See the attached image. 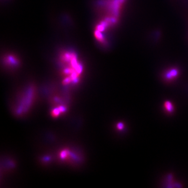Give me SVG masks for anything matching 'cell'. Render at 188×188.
I'll return each instance as SVG.
<instances>
[{
	"mask_svg": "<svg viewBox=\"0 0 188 188\" xmlns=\"http://www.w3.org/2000/svg\"><path fill=\"white\" fill-rule=\"evenodd\" d=\"M4 62L6 66L11 68H16L19 62L17 57L11 54L5 55L4 56Z\"/></svg>",
	"mask_w": 188,
	"mask_h": 188,
	"instance_id": "cell-2",
	"label": "cell"
},
{
	"mask_svg": "<svg viewBox=\"0 0 188 188\" xmlns=\"http://www.w3.org/2000/svg\"><path fill=\"white\" fill-rule=\"evenodd\" d=\"M178 75V71L176 69H171L166 71L164 76L165 80L167 81H171L175 79Z\"/></svg>",
	"mask_w": 188,
	"mask_h": 188,
	"instance_id": "cell-3",
	"label": "cell"
},
{
	"mask_svg": "<svg viewBox=\"0 0 188 188\" xmlns=\"http://www.w3.org/2000/svg\"><path fill=\"white\" fill-rule=\"evenodd\" d=\"M123 125L122 124V123H119V124H118V129H119L120 130H122L123 129Z\"/></svg>",
	"mask_w": 188,
	"mask_h": 188,
	"instance_id": "cell-5",
	"label": "cell"
},
{
	"mask_svg": "<svg viewBox=\"0 0 188 188\" xmlns=\"http://www.w3.org/2000/svg\"><path fill=\"white\" fill-rule=\"evenodd\" d=\"M59 61L64 67L63 74L67 76L64 83L76 81L83 71V67L76 53L71 50L63 51L60 54Z\"/></svg>",
	"mask_w": 188,
	"mask_h": 188,
	"instance_id": "cell-1",
	"label": "cell"
},
{
	"mask_svg": "<svg viewBox=\"0 0 188 188\" xmlns=\"http://www.w3.org/2000/svg\"><path fill=\"white\" fill-rule=\"evenodd\" d=\"M165 109L166 110V111H167L169 113H171L173 111V106L172 105V104L169 102V101H167V102H166L165 103Z\"/></svg>",
	"mask_w": 188,
	"mask_h": 188,
	"instance_id": "cell-4",
	"label": "cell"
}]
</instances>
